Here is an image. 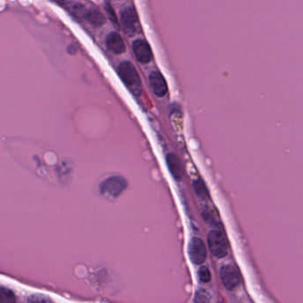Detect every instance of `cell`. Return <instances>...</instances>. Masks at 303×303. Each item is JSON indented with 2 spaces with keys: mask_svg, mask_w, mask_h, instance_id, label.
<instances>
[{
  "mask_svg": "<svg viewBox=\"0 0 303 303\" xmlns=\"http://www.w3.org/2000/svg\"><path fill=\"white\" fill-rule=\"evenodd\" d=\"M132 51L137 60L143 64H147L150 62L153 57L152 47L148 42L144 39H136L132 43Z\"/></svg>",
  "mask_w": 303,
  "mask_h": 303,
  "instance_id": "6",
  "label": "cell"
},
{
  "mask_svg": "<svg viewBox=\"0 0 303 303\" xmlns=\"http://www.w3.org/2000/svg\"><path fill=\"white\" fill-rule=\"evenodd\" d=\"M84 20L87 21L89 24H92L93 26H101L105 24V17L101 14L97 8H86V13L84 15Z\"/></svg>",
  "mask_w": 303,
  "mask_h": 303,
  "instance_id": "11",
  "label": "cell"
},
{
  "mask_svg": "<svg viewBox=\"0 0 303 303\" xmlns=\"http://www.w3.org/2000/svg\"><path fill=\"white\" fill-rule=\"evenodd\" d=\"M28 303H54L47 296L42 294H33L28 299Z\"/></svg>",
  "mask_w": 303,
  "mask_h": 303,
  "instance_id": "14",
  "label": "cell"
},
{
  "mask_svg": "<svg viewBox=\"0 0 303 303\" xmlns=\"http://www.w3.org/2000/svg\"><path fill=\"white\" fill-rule=\"evenodd\" d=\"M117 74L124 86L133 94L139 96L142 92V84L140 75L132 62L124 61L117 67Z\"/></svg>",
  "mask_w": 303,
  "mask_h": 303,
  "instance_id": "1",
  "label": "cell"
},
{
  "mask_svg": "<svg viewBox=\"0 0 303 303\" xmlns=\"http://www.w3.org/2000/svg\"><path fill=\"white\" fill-rule=\"evenodd\" d=\"M167 166L173 177L176 181H180L183 178V167L178 157L174 153L167 154L166 158Z\"/></svg>",
  "mask_w": 303,
  "mask_h": 303,
  "instance_id": "10",
  "label": "cell"
},
{
  "mask_svg": "<svg viewBox=\"0 0 303 303\" xmlns=\"http://www.w3.org/2000/svg\"><path fill=\"white\" fill-rule=\"evenodd\" d=\"M195 192L200 198H206L209 197L208 190L206 188V184L201 179L195 180L193 182Z\"/></svg>",
  "mask_w": 303,
  "mask_h": 303,
  "instance_id": "12",
  "label": "cell"
},
{
  "mask_svg": "<svg viewBox=\"0 0 303 303\" xmlns=\"http://www.w3.org/2000/svg\"><path fill=\"white\" fill-rule=\"evenodd\" d=\"M208 245L214 256L222 258L226 256L229 250V244L225 236L219 230H213L208 235Z\"/></svg>",
  "mask_w": 303,
  "mask_h": 303,
  "instance_id": "4",
  "label": "cell"
},
{
  "mask_svg": "<svg viewBox=\"0 0 303 303\" xmlns=\"http://www.w3.org/2000/svg\"><path fill=\"white\" fill-rule=\"evenodd\" d=\"M148 82L156 96L163 98L167 95L168 92L167 80L159 70L152 71L148 76Z\"/></svg>",
  "mask_w": 303,
  "mask_h": 303,
  "instance_id": "7",
  "label": "cell"
},
{
  "mask_svg": "<svg viewBox=\"0 0 303 303\" xmlns=\"http://www.w3.org/2000/svg\"><path fill=\"white\" fill-rule=\"evenodd\" d=\"M104 6H105L106 12L108 14L109 20L111 21V23H112L114 25H116L117 27H118L117 16H116V14H115V11H114V9H113L112 7H111V5L109 4V2H106Z\"/></svg>",
  "mask_w": 303,
  "mask_h": 303,
  "instance_id": "15",
  "label": "cell"
},
{
  "mask_svg": "<svg viewBox=\"0 0 303 303\" xmlns=\"http://www.w3.org/2000/svg\"><path fill=\"white\" fill-rule=\"evenodd\" d=\"M106 46L111 53L120 55L125 51V45L120 34L117 32H110L106 39Z\"/></svg>",
  "mask_w": 303,
  "mask_h": 303,
  "instance_id": "9",
  "label": "cell"
},
{
  "mask_svg": "<svg viewBox=\"0 0 303 303\" xmlns=\"http://www.w3.org/2000/svg\"><path fill=\"white\" fill-rule=\"evenodd\" d=\"M120 23L124 33L129 37L140 32V21L136 9L133 7H126L121 10Z\"/></svg>",
  "mask_w": 303,
  "mask_h": 303,
  "instance_id": "2",
  "label": "cell"
},
{
  "mask_svg": "<svg viewBox=\"0 0 303 303\" xmlns=\"http://www.w3.org/2000/svg\"><path fill=\"white\" fill-rule=\"evenodd\" d=\"M198 276H199V279L201 282L204 283H207L209 282L211 279V273L209 271V269L207 267H201L199 271H198Z\"/></svg>",
  "mask_w": 303,
  "mask_h": 303,
  "instance_id": "16",
  "label": "cell"
},
{
  "mask_svg": "<svg viewBox=\"0 0 303 303\" xmlns=\"http://www.w3.org/2000/svg\"><path fill=\"white\" fill-rule=\"evenodd\" d=\"M221 279L227 289L232 290L240 282V276L237 268L231 265H226L221 269Z\"/></svg>",
  "mask_w": 303,
  "mask_h": 303,
  "instance_id": "8",
  "label": "cell"
},
{
  "mask_svg": "<svg viewBox=\"0 0 303 303\" xmlns=\"http://www.w3.org/2000/svg\"><path fill=\"white\" fill-rule=\"evenodd\" d=\"M189 255L195 264H202L206 258V249L204 242L198 237L192 238L189 245Z\"/></svg>",
  "mask_w": 303,
  "mask_h": 303,
  "instance_id": "5",
  "label": "cell"
},
{
  "mask_svg": "<svg viewBox=\"0 0 303 303\" xmlns=\"http://www.w3.org/2000/svg\"><path fill=\"white\" fill-rule=\"evenodd\" d=\"M0 303H16V296L7 288L0 289Z\"/></svg>",
  "mask_w": 303,
  "mask_h": 303,
  "instance_id": "13",
  "label": "cell"
},
{
  "mask_svg": "<svg viewBox=\"0 0 303 303\" xmlns=\"http://www.w3.org/2000/svg\"><path fill=\"white\" fill-rule=\"evenodd\" d=\"M127 187V182L124 177L113 176L103 181L100 185V191L107 197L117 198Z\"/></svg>",
  "mask_w": 303,
  "mask_h": 303,
  "instance_id": "3",
  "label": "cell"
}]
</instances>
